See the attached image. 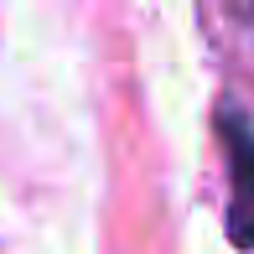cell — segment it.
Instances as JSON below:
<instances>
[{
    "mask_svg": "<svg viewBox=\"0 0 254 254\" xmlns=\"http://www.w3.org/2000/svg\"><path fill=\"white\" fill-rule=\"evenodd\" d=\"M223 145H228V239L254 254V125L223 109Z\"/></svg>",
    "mask_w": 254,
    "mask_h": 254,
    "instance_id": "obj_1",
    "label": "cell"
},
{
    "mask_svg": "<svg viewBox=\"0 0 254 254\" xmlns=\"http://www.w3.org/2000/svg\"><path fill=\"white\" fill-rule=\"evenodd\" d=\"M249 10H254V0H249Z\"/></svg>",
    "mask_w": 254,
    "mask_h": 254,
    "instance_id": "obj_2",
    "label": "cell"
}]
</instances>
